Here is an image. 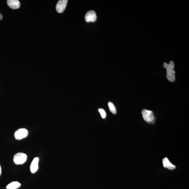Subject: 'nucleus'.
Wrapping results in <instances>:
<instances>
[{"label":"nucleus","mask_w":189,"mask_h":189,"mask_svg":"<svg viewBox=\"0 0 189 189\" xmlns=\"http://www.w3.org/2000/svg\"><path fill=\"white\" fill-rule=\"evenodd\" d=\"M98 112H100L101 116L103 118H106V112L104 109L100 108L98 110Z\"/></svg>","instance_id":"nucleus-12"},{"label":"nucleus","mask_w":189,"mask_h":189,"mask_svg":"<svg viewBox=\"0 0 189 189\" xmlns=\"http://www.w3.org/2000/svg\"><path fill=\"white\" fill-rule=\"evenodd\" d=\"M163 163L164 167L167 168L169 170H174L176 168V166L172 164L167 158L163 159Z\"/></svg>","instance_id":"nucleus-9"},{"label":"nucleus","mask_w":189,"mask_h":189,"mask_svg":"<svg viewBox=\"0 0 189 189\" xmlns=\"http://www.w3.org/2000/svg\"><path fill=\"white\" fill-rule=\"evenodd\" d=\"M85 19L87 23L95 22L97 19L96 13L93 11H89L86 14Z\"/></svg>","instance_id":"nucleus-6"},{"label":"nucleus","mask_w":189,"mask_h":189,"mask_svg":"<svg viewBox=\"0 0 189 189\" xmlns=\"http://www.w3.org/2000/svg\"><path fill=\"white\" fill-rule=\"evenodd\" d=\"M27 155L24 153L19 152L17 153L13 157L14 163L16 165H22L24 163L27 159Z\"/></svg>","instance_id":"nucleus-3"},{"label":"nucleus","mask_w":189,"mask_h":189,"mask_svg":"<svg viewBox=\"0 0 189 189\" xmlns=\"http://www.w3.org/2000/svg\"><path fill=\"white\" fill-rule=\"evenodd\" d=\"M7 3L9 7L13 9H18L20 7V3L18 0H8Z\"/></svg>","instance_id":"nucleus-8"},{"label":"nucleus","mask_w":189,"mask_h":189,"mask_svg":"<svg viewBox=\"0 0 189 189\" xmlns=\"http://www.w3.org/2000/svg\"><path fill=\"white\" fill-rule=\"evenodd\" d=\"M39 160L38 157H36L32 162L30 166V169L32 174L36 173L38 169Z\"/></svg>","instance_id":"nucleus-7"},{"label":"nucleus","mask_w":189,"mask_h":189,"mask_svg":"<svg viewBox=\"0 0 189 189\" xmlns=\"http://www.w3.org/2000/svg\"><path fill=\"white\" fill-rule=\"evenodd\" d=\"M108 106L110 110L113 114H115L116 113V109L115 106L111 102H108Z\"/></svg>","instance_id":"nucleus-11"},{"label":"nucleus","mask_w":189,"mask_h":189,"mask_svg":"<svg viewBox=\"0 0 189 189\" xmlns=\"http://www.w3.org/2000/svg\"><path fill=\"white\" fill-rule=\"evenodd\" d=\"M1 165H0V176H1Z\"/></svg>","instance_id":"nucleus-14"},{"label":"nucleus","mask_w":189,"mask_h":189,"mask_svg":"<svg viewBox=\"0 0 189 189\" xmlns=\"http://www.w3.org/2000/svg\"><path fill=\"white\" fill-rule=\"evenodd\" d=\"M68 1L67 0H60L56 4V9L57 12L61 13L64 11L66 9Z\"/></svg>","instance_id":"nucleus-5"},{"label":"nucleus","mask_w":189,"mask_h":189,"mask_svg":"<svg viewBox=\"0 0 189 189\" xmlns=\"http://www.w3.org/2000/svg\"><path fill=\"white\" fill-rule=\"evenodd\" d=\"M3 18V15L2 14L0 13V20H2Z\"/></svg>","instance_id":"nucleus-13"},{"label":"nucleus","mask_w":189,"mask_h":189,"mask_svg":"<svg viewBox=\"0 0 189 189\" xmlns=\"http://www.w3.org/2000/svg\"><path fill=\"white\" fill-rule=\"evenodd\" d=\"M28 134V131L26 128H21L15 132L14 135L15 139L20 140L27 137Z\"/></svg>","instance_id":"nucleus-4"},{"label":"nucleus","mask_w":189,"mask_h":189,"mask_svg":"<svg viewBox=\"0 0 189 189\" xmlns=\"http://www.w3.org/2000/svg\"><path fill=\"white\" fill-rule=\"evenodd\" d=\"M21 184L18 182H11L6 186L7 189H17L21 186Z\"/></svg>","instance_id":"nucleus-10"},{"label":"nucleus","mask_w":189,"mask_h":189,"mask_svg":"<svg viewBox=\"0 0 189 189\" xmlns=\"http://www.w3.org/2000/svg\"><path fill=\"white\" fill-rule=\"evenodd\" d=\"M163 67L166 68L167 70V78L169 81L174 82L176 80L175 71L174 70V61H170L169 64L164 63L163 64Z\"/></svg>","instance_id":"nucleus-1"},{"label":"nucleus","mask_w":189,"mask_h":189,"mask_svg":"<svg viewBox=\"0 0 189 189\" xmlns=\"http://www.w3.org/2000/svg\"><path fill=\"white\" fill-rule=\"evenodd\" d=\"M142 113L143 118L146 122L150 123H155V118L154 116V114L152 111L144 109L142 111Z\"/></svg>","instance_id":"nucleus-2"}]
</instances>
